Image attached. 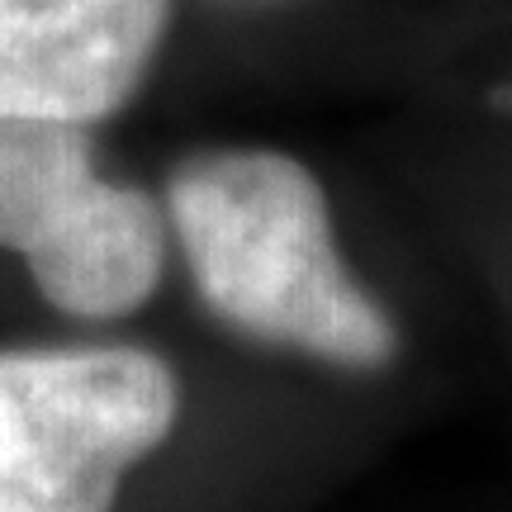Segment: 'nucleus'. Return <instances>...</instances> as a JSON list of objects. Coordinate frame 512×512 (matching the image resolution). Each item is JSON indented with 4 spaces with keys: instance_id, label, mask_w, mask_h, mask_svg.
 I'll list each match as a JSON object with an SVG mask.
<instances>
[{
    "instance_id": "f257e3e1",
    "label": "nucleus",
    "mask_w": 512,
    "mask_h": 512,
    "mask_svg": "<svg viewBox=\"0 0 512 512\" xmlns=\"http://www.w3.org/2000/svg\"><path fill=\"white\" fill-rule=\"evenodd\" d=\"M166 233L200 304L261 347L347 375L399 361V323L356 280L318 171L280 147H214L166 181Z\"/></svg>"
},
{
    "instance_id": "f03ea898",
    "label": "nucleus",
    "mask_w": 512,
    "mask_h": 512,
    "mask_svg": "<svg viewBox=\"0 0 512 512\" xmlns=\"http://www.w3.org/2000/svg\"><path fill=\"white\" fill-rule=\"evenodd\" d=\"M181 422V380L133 342L0 347V512H114Z\"/></svg>"
},
{
    "instance_id": "7ed1b4c3",
    "label": "nucleus",
    "mask_w": 512,
    "mask_h": 512,
    "mask_svg": "<svg viewBox=\"0 0 512 512\" xmlns=\"http://www.w3.org/2000/svg\"><path fill=\"white\" fill-rule=\"evenodd\" d=\"M166 214L147 190L100 176L86 124L0 119V252L76 323L133 318L166 271Z\"/></svg>"
},
{
    "instance_id": "20e7f679",
    "label": "nucleus",
    "mask_w": 512,
    "mask_h": 512,
    "mask_svg": "<svg viewBox=\"0 0 512 512\" xmlns=\"http://www.w3.org/2000/svg\"><path fill=\"white\" fill-rule=\"evenodd\" d=\"M176 0H0V119L100 124L143 91Z\"/></svg>"
},
{
    "instance_id": "39448f33",
    "label": "nucleus",
    "mask_w": 512,
    "mask_h": 512,
    "mask_svg": "<svg viewBox=\"0 0 512 512\" xmlns=\"http://www.w3.org/2000/svg\"><path fill=\"white\" fill-rule=\"evenodd\" d=\"M508 114H512V76H508Z\"/></svg>"
}]
</instances>
